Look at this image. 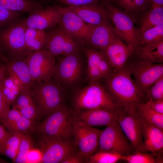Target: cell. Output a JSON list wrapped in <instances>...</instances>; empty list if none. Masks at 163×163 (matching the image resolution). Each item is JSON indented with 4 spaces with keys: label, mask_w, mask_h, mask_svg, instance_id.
I'll use <instances>...</instances> for the list:
<instances>
[{
    "label": "cell",
    "mask_w": 163,
    "mask_h": 163,
    "mask_svg": "<svg viewBox=\"0 0 163 163\" xmlns=\"http://www.w3.org/2000/svg\"><path fill=\"white\" fill-rule=\"evenodd\" d=\"M73 117L71 109L64 103L36 125L32 133L40 143L71 139L74 136Z\"/></svg>",
    "instance_id": "obj_1"
},
{
    "label": "cell",
    "mask_w": 163,
    "mask_h": 163,
    "mask_svg": "<svg viewBox=\"0 0 163 163\" xmlns=\"http://www.w3.org/2000/svg\"><path fill=\"white\" fill-rule=\"evenodd\" d=\"M105 79L106 90L119 107L136 106L144 102L126 67L114 71Z\"/></svg>",
    "instance_id": "obj_2"
},
{
    "label": "cell",
    "mask_w": 163,
    "mask_h": 163,
    "mask_svg": "<svg viewBox=\"0 0 163 163\" xmlns=\"http://www.w3.org/2000/svg\"><path fill=\"white\" fill-rule=\"evenodd\" d=\"M52 78L47 81H35L30 90L41 120L65 103L64 88Z\"/></svg>",
    "instance_id": "obj_3"
},
{
    "label": "cell",
    "mask_w": 163,
    "mask_h": 163,
    "mask_svg": "<svg viewBox=\"0 0 163 163\" xmlns=\"http://www.w3.org/2000/svg\"><path fill=\"white\" fill-rule=\"evenodd\" d=\"M73 111L99 108L116 109L119 108L106 89L96 81L76 89L71 98Z\"/></svg>",
    "instance_id": "obj_4"
},
{
    "label": "cell",
    "mask_w": 163,
    "mask_h": 163,
    "mask_svg": "<svg viewBox=\"0 0 163 163\" xmlns=\"http://www.w3.org/2000/svg\"><path fill=\"white\" fill-rule=\"evenodd\" d=\"M100 2L106 10L117 35L135 53L140 46L139 34L133 19L123 10L119 8L111 0H100Z\"/></svg>",
    "instance_id": "obj_5"
},
{
    "label": "cell",
    "mask_w": 163,
    "mask_h": 163,
    "mask_svg": "<svg viewBox=\"0 0 163 163\" xmlns=\"http://www.w3.org/2000/svg\"><path fill=\"white\" fill-rule=\"evenodd\" d=\"M26 27L24 19L0 30V46L7 52L8 60L25 58L31 53L25 42Z\"/></svg>",
    "instance_id": "obj_6"
},
{
    "label": "cell",
    "mask_w": 163,
    "mask_h": 163,
    "mask_svg": "<svg viewBox=\"0 0 163 163\" xmlns=\"http://www.w3.org/2000/svg\"><path fill=\"white\" fill-rule=\"evenodd\" d=\"M114 151L122 156L128 155L135 151L122 129L117 119L101 130L97 151Z\"/></svg>",
    "instance_id": "obj_7"
},
{
    "label": "cell",
    "mask_w": 163,
    "mask_h": 163,
    "mask_svg": "<svg viewBox=\"0 0 163 163\" xmlns=\"http://www.w3.org/2000/svg\"><path fill=\"white\" fill-rule=\"evenodd\" d=\"M117 120L135 151L141 146L145 120L138 113L136 106L119 108Z\"/></svg>",
    "instance_id": "obj_8"
},
{
    "label": "cell",
    "mask_w": 163,
    "mask_h": 163,
    "mask_svg": "<svg viewBox=\"0 0 163 163\" xmlns=\"http://www.w3.org/2000/svg\"><path fill=\"white\" fill-rule=\"evenodd\" d=\"M138 90L145 99L147 90L163 75V63H153L138 59L125 66Z\"/></svg>",
    "instance_id": "obj_9"
},
{
    "label": "cell",
    "mask_w": 163,
    "mask_h": 163,
    "mask_svg": "<svg viewBox=\"0 0 163 163\" xmlns=\"http://www.w3.org/2000/svg\"><path fill=\"white\" fill-rule=\"evenodd\" d=\"M58 57L53 77L63 88L74 85L80 79L82 72V62L79 53Z\"/></svg>",
    "instance_id": "obj_10"
},
{
    "label": "cell",
    "mask_w": 163,
    "mask_h": 163,
    "mask_svg": "<svg viewBox=\"0 0 163 163\" xmlns=\"http://www.w3.org/2000/svg\"><path fill=\"white\" fill-rule=\"evenodd\" d=\"M73 127V141L75 150L88 163L89 157L97 151L101 130L74 119Z\"/></svg>",
    "instance_id": "obj_11"
},
{
    "label": "cell",
    "mask_w": 163,
    "mask_h": 163,
    "mask_svg": "<svg viewBox=\"0 0 163 163\" xmlns=\"http://www.w3.org/2000/svg\"><path fill=\"white\" fill-rule=\"evenodd\" d=\"M55 6L60 14L59 26L80 44H87L94 26L86 23L67 6Z\"/></svg>",
    "instance_id": "obj_12"
},
{
    "label": "cell",
    "mask_w": 163,
    "mask_h": 163,
    "mask_svg": "<svg viewBox=\"0 0 163 163\" xmlns=\"http://www.w3.org/2000/svg\"><path fill=\"white\" fill-rule=\"evenodd\" d=\"M55 57L45 49L31 53L26 58L34 81H47L53 77Z\"/></svg>",
    "instance_id": "obj_13"
},
{
    "label": "cell",
    "mask_w": 163,
    "mask_h": 163,
    "mask_svg": "<svg viewBox=\"0 0 163 163\" xmlns=\"http://www.w3.org/2000/svg\"><path fill=\"white\" fill-rule=\"evenodd\" d=\"M80 44L59 26L47 33L46 44L44 49L55 57L79 53Z\"/></svg>",
    "instance_id": "obj_14"
},
{
    "label": "cell",
    "mask_w": 163,
    "mask_h": 163,
    "mask_svg": "<svg viewBox=\"0 0 163 163\" xmlns=\"http://www.w3.org/2000/svg\"><path fill=\"white\" fill-rule=\"evenodd\" d=\"M42 152L41 163H61L75 150L73 139L37 143Z\"/></svg>",
    "instance_id": "obj_15"
},
{
    "label": "cell",
    "mask_w": 163,
    "mask_h": 163,
    "mask_svg": "<svg viewBox=\"0 0 163 163\" xmlns=\"http://www.w3.org/2000/svg\"><path fill=\"white\" fill-rule=\"evenodd\" d=\"M119 108L113 109L99 108L72 111L73 119L92 127L107 126L117 120Z\"/></svg>",
    "instance_id": "obj_16"
},
{
    "label": "cell",
    "mask_w": 163,
    "mask_h": 163,
    "mask_svg": "<svg viewBox=\"0 0 163 163\" xmlns=\"http://www.w3.org/2000/svg\"><path fill=\"white\" fill-rule=\"evenodd\" d=\"M24 19L27 27L43 30L55 27L58 24L60 14L56 6L37 10Z\"/></svg>",
    "instance_id": "obj_17"
},
{
    "label": "cell",
    "mask_w": 163,
    "mask_h": 163,
    "mask_svg": "<svg viewBox=\"0 0 163 163\" xmlns=\"http://www.w3.org/2000/svg\"><path fill=\"white\" fill-rule=\"evenodd\" d=\"M114 71L124 69L134 50L118 36L104 52Z\"/></svg>",
    "instance_id": "obj_18"
},
{
    "label": "cell",
    "mask_w": 163,
    "mask_h": 163,
    "mask_svg": "<svg viewBox=\"0 0 163 163\" xmlns=\"http://www.w3.org/2000/svg\"><path fill=\"white\" fill-rule=\"evenodd\" d=\"M138 151L152 153L157 156H162L163 130L145 120L143 142Z\"/></svg>",
    "instance_id": "obj_19"
},
{
    "label": "cell",
    "mask_w": 163,
    "mask_h": 163,
    "mask_svg": "<svg viewBox=\"0 0 163 163\" xmlns=\"http://www.w3.org/2000/svg\"><path fill=\"white\" fill-rule=\"evenodd\" d=\"M86 23L97 26L110 22L107 12L99 3L79 6H68Z\"/></svg>",
    "instance_id": "obj_20"
},
{
    "label": "cell",
    "mask_w": 163,
    "mask_h": 163,
    "mask_svg": "<svg viewBox=\"0 0 163 163\" xmlns=\"http://www.w3.org/2000/svg\"><path fill=\"white\" fill-rule=\"evenodd\" d=\"M0 123L11 133H32L36 124L23 116L17 110L11 108Z\"/></svg>",
    "instance_id": "obj_21"
},
{
    "label": "cell",
    "mask_w": 163,
    "mask_h": 163,
    "mask_svg": "<svg viewBox=\"0 0 163 163\" xmlns=\"http://www.w3.org/2000/svg\"><path fill=\"white\" fill-rule=\"evenodd\" d=\"M117 36L110 22L94 26L87 44L93 48L104 52Z\"/></svg>",
    "instance_id": "obj_22"
},
{
    "label": "cell",
    "mask_w": 163,
    "mask_h": 163,
    "mask_svg": "<svg viewBox=\"0 0 163 163\" xmlns=\"http://www.w3.org/2000/svg\"><path fill=\"white\" fill-rule=\"evenodd\" d=\"M139 35L155 26L163 25V6L152 4L138 13L133 18Z\"/></svg>",
    "instance_id": "obj_23"
},
{
    "label": "cell",
    "mask_w": 163,
    "mask_h": 163,
    "mask_svg": "<svg viewBox=\"0 0 163 163\" xmlns=\"http://www.w3.org/2000/svg\"><path fill=\"white\" fill-rule=\"evenodd\" d=\"M11 107L36 124L41 120L30 90H21Z\"/></svg>",
    "instance_id": "obj_24"
},
{
    "label": "cell",
    "mask_w": 163,
    "mask_h": 163,
    "mask_svg": "<svg viewBox=\"0 0 163 163\" xmlns=\"http://www.w3.org/2000/svg\"><path fill=\"white\" fill-rule=\"evenodd\" d=\"M84 52L87 61V79L89 83L98 81L102 78L101 69L105 54L89 46L85 48Z\"/></svg>",
    "instance_id": "obj_25"
},
{
    "label": "cell",
    "mask_w": 163,
    "mask_h": 163,
    "mask_svg": "<svg viewBox=\"0 0 163 163\" xmlns=\"http://www.w3.org/2000/svg\"><path fill=\"white\" fill-rule=\"evenodd\" d=\"M26 58L8 59L5 65L6 71L14 74L21 81L26 90H30L34 82L32 78Z\"/></svg>",
    "instance_id": "obj_26"
},
{
    "label": "cell",
    "mask_w": 163,
    "mask_h": 163,
    "mask_svg": "<svg viewBox=\"0 0 163 163\" xmlns=\"http://www.w3.org/2000/svg\"><path fill=\"white\" fill-rule=\"evenodd\" d=\"M135 52L138 59L151 63H163V40L140 46Z\"/></svg>",
    "instance_id": "obj_27"
},
{
    "label": "cell",
    "mask_w": 163,
    "mask_h": 163,
    "mask_svg": "<svg viewBox=\"0 0 163 163\" xmlns=\"http://www.w3.org/2000/svg\"><path fill=\"white\" fill-rule=\"evenodd\" d=\"M25 40L27 48L30 53L39 50L45 46L47 33L44 30L27 27Z\"/></svg>",
    "instance_id": "obj_28"
},
{
    "label": "cell",
    "mask_w": 163,
    "mask_h": 163,
    "mask_svg": "<svg viewBox=\"0 0 163 163\" xmlns=\"http://www.w3.org/2000/svg\"><path fill=\"white\" fill-rule=\"evenodd\" d=\"M0 6L10 10L29 14L44 8L41 4L32 0H0Z\"/></svg>",
    "instance_id": "obj_29"
},
{
    "label": "cell",
    "mask_w": 163,
    "mask_h": 163,
    "mask_svg": "<svg viewBox=\"0 0 163 163\" xmlns=\"http://www.w3.org/2000/svg\"><path fill=\"white\" fill-rule=\"evenodd\" d=\"M22 135L11 133L3 142L0 150V154L9 158L14 162Z\"/></svg>",
    "instance_id": "obj_30"
},
{
    "label": "cell",
    "mask_w": 163,
    "mask_h": 163,
    "mask_svg": "<svg viewBox=\"0 0 163 163\" xmlns=\"http://www.w3.org/2000/svg\"><path fill=\"white\" fill-rule=\"evenodd\" d=\"M136 109L138 114L148 122L163 130V114L151 108L145 102L137 104Z\"/></svg>",
    "instance_id": "obj_31"
},
{
    "label": "cell",
    "mask_w": 163,
    "mask_h": 163,
    "mask_svg": "<svg viewBox=\"0 0 163 163\" xmlns=\"http://www.w3.org/2000/svg\"><path fill=\"white\" fill-rule=\"evenodd\" d=\"M121 160L129 163H163L162 156H157L152 153L136 150L126 156H122Z\"/></svg>",
    "instance_id": "obj_32"
},
{
    "label": "cell",
    "mask_w": 163,
    "mask_h": 163,
    "mask_svg": "<svg viewBox=\"0 0 163 163\" xmlns=\"http://www.w3.org/2000/svg\"><path fill=\"white\" fill-rule=\"evenodd\" d=\"M163 40V25L150 28L139 36V47Z\"/></svg>",
    "instance_id": "obj_33"
},
{
    "label": "cell",
    "mask_w": 163,
    "mask_h": 163,
    "mask_svg": "<svg viewBox=\"0 0 163 163\" xmlns=\"http://www.w3.org/2000/svg\"><path fill=\"white\" fill-rule=\"evenodd\" d=\"M34 146V142L32 133L23 135L18 152L14 162L26 163L27 158L30 150Z\"/></svg>",
    "instance_id": "obj_34"
},
{
    "label": "cell",
    "mask_w": 163,
    "mask_h": 163,
    "mask_svg": "<svg viewBox=\"0 0 163 163\" xmlns=\"http://www.w3.org/2000/svg\"><path fill=\"white\" fill-rule=\"evenodd\" d=\"M122 156L112 151H99L89 158L88 163H114L121 160Z\"/></svg>",
    "instance_id": "obj_35"
},
{
    "label": "cell",
    "mask_w": 163,
    "mask_h": 163,
    "mask_svg": "<svg viewBox=\"0 0 163 163\" xmlns=\"http://www.w3.org/2000/svg\"><path fill=\"white\" fill-rule=\"evenodd\" d=\"M21 91L8 75L7 77L5 76L3 81L2 91L5 98L11 106Z\"/></svg>",
    "instance_id": "obj_36"
},
{
    "label": "cell",
    "mask_w": 163,
    "mask_h": 163,
    "mask_svg": "<svg viewBox=\"0 0 163 163\" xmlns=\"http://www.w3.org/2000/svg\"><path fill=\"white\" fill-rule=\"evenodd\" d=\"M22 13L10 10L0 6V30L21 20Z\"/></svg>",
    "instance_id": "obj_37"
},
{
    "label": "cell",
    "mask_w": 163,
    "mask_h": 163,
    "mask_svg": "<svg viewBox=\"0 0 163 163\" xmlns=\"http://www.w3.org/2000/svg\"><path fill=\"white\" fill-rule=\"evenodd\" d=\"M145 99L154 100H163V75L158 79L147 90Z\"/></svg>",
    "instance_id": "obj_38"
},
{
    "label": "cell",
    "mask_w": 163,
    "mask_h": 163,
    "mask_svg": "<svg viewBox=\"0 0 163 163\" xmlns=\"http://www.w3.org/2000/svg\"><path fill=\"white\" fill-rule=\"evenodd\" d=\"M152 5L150 0H133L125 11L133 18L138 13L147 9Z\"/></svg>",
    "instance_id": "obj_39"
},
{
    "label": "cell",
    "mask_w": 163,
    "mask_h": 163,
    "mask_svg": "<svg viewBox=\"0 0 163 163\" xmlns=\"http://www.w3.org/2000/svg\"><path fill=\"white\" fill-rule=\"evenodd\" d=\"M3 81L0 84V123L1 120L10 110L11 107L6 100L3 93Z\"/></svg>",
    "instance_id": "obj_40"
},
{
    "label": "cell",
    "mask_w": 163,
    "mask_h": 163,
    "mask_svg": "<svg viewBox=\"0 0 163 163\" xmlns=\"http://www.w3.org/2000/svg\"><path fill=\"white\" fill-rule=\"evenodd\" d=\"M68 6H79L100 3V0H56Z\"/></svg>",
    "instance_id": "obj_41"
},
{
    "label": "cell",
    "mask_w": 163,
    "mask_h": 163,
    "mask_svg": "<svg viewBox=\"0 0 163 163\" xmlns=\"http://www.w3.org/2000/svg\"><path fill=\"white\" fill-rule=\"evenodd\" d=\"M42 152L40 149L38 147H33L28 153L26 163H40L42 158Z\"/></svg>",
    "instance_id": "obj_42"
},
{
    "label": "cell",
    "mask_w": 163,
    "mask_h": 163,
    "mask_svg": "<svg viewBox=\"0 0 163 163\" xmlns=\"http://www.w3.org/2000/svg\"><path fill=\"white\" fill-rule=\"evenodd\" d=\"M86 163L84 158L78 154L75 150L66 157L61 163Z\"/></svg>",
    "instance_id": "obj_43"
},
{
    "label": "cell",
    "mask_w": 163,
    "mask_h": 163,
    "mask_svg": "<svg viewBox=\"0 0 163 163\" xmlns=\"http://www.w3.org/2000/svg\"><path fill=\"white\" fill-rule=\"evenodd\" d=\"M145 102L154 110L158 113L163 114V100H154L149 99Z\"/></svg>",
    "instance_id": "obj_44"
},
{
    "label": "cell",
    "mask_w": 163,
    "mask_h": 163,
    "mask_svg": "<svg viewBox=\"0 0 163 163\" xmlns=\"http://www.w3.org/2000/svg\"><path fill=\"white\" fill-rule=\"evenodd\" d=\"M10 133L2 124L0 123V150L5 139Z\"/></svg>",
    "instance_id": "obj_45"
},
{
    "label": "cell",
    "mask_w": 163,
    "mask_h": 163,
    "mask_svg": "<svg viewBox=\"0 0 163 163\" xmlns=\"http://www.w3.org/2000/svg\"><path fill=\"white\" fill-rule=\"evenodd\" d=\"M8 75L11 78L14 84L21 90H26L25 88L20 80L13 73L6 71Z\"/></svg>",
    "instance_id": "obj_46"
},
{
    "label": "cell",
    "mask_w": 163,
    "mask_h": 163,
    "mask_svg": "<svg viewBox=\"0 0 163 163\" xmlns=\"http://www.w3.org/2000/svg\"><path fill=\"white\" fill-rule=\"evenodd\" d=\"M133 0H117L112 1L117 6L123 9L125 11Z\"/></svg>",
    "instance_id": "obj_47"
},
{
    "label": "cell",
    "mask_w": 163,
    "mask_h": 163,
    "mask_svg": "<svg viewBox=\"0 0 163 163\" xmlns=\"http://www.w3.org/2000/svg\"><path fill=\"white\" fill-rule=\"evenodd\" d=\"M6 70L5 65L0 64V84L5 77Z\"/></svg>",
    "instance_id": "obj_48"
},
{
    "label": "cell",
    "mask_w": 163,
    "mask_h": 163,
    "mask_svg": "<svg viewBox=\"0 0 163 163\" xmlns=\"http://www.w3.org/2000/svg\"><path fill=\"white\" fill-rule=\"evenodd\" d=\"M0 60L7 62L8 60L7 56L4 53L3 50L0 46Z\"/></svg>",
    "instance_id": "obj_49"
},
{
    "label": "cell",
    "mask_w": 163,
    "mask_h": 163,
    "mask_svg": "<svg viewBox=\"0 0 163 163\" xmlns=\"http://www.w3.org/2000/svg\"><path fill=\"white\" fill-rule=\"evenodd\" d=\"M152 4L163 6V0H150Z\"/></svg>",
    "instance_id": "obj_50"
},
{
    "label": "cell",
    "mask_w": 163,
    "mask_h": 163,
    "mask_svg": "<svg viewBox=\"0 0 163 163\" xmlns=\"http://www.w3.org/2000/svg\"><path fill=\"white\" fill-rule=\"evenodd\" d=\"M33 0V1H34L35 2H38V3H39L41 4V2L45 1L46 0Z\"/></svg>",
    "instance_id": "obj_51"
},
{
    "label": "cell",
    "mask_w": 163,
    "mask_h": 163,
    "mask_svg": "<svg viewBox=\"0 0 163 163\" xmlns=\"http://www.w3.org/2000/svg\"><path fill=\"white\" fill-rule=\"evenodd\" d=\"M112 1H115L117 0H111Z\"/></svg>",
    "instance_id": "obj_52"
}]
</instances>
